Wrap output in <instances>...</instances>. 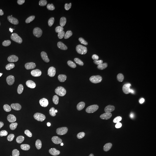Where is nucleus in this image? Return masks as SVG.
<instances>
[{
    "label": "nucleus",
    "mask_w": 156,
    "mask_h": 156,
    "mask_svg": "<svg viewBox=\"0 0 156 156\" xmlns=\"http://www.w3.org/2000/svg\"><path fill=\"white\" fill-rule=\"evenodd\" d=\"M144 72L146 76L150 80L156 77V52L147 57L144 62Z\"/></svg>",
    "instance_id": "1a4fd4ad"
},
{
    "label": "nucleus",
    "mask_w": 156,
    "mask_h": 156,
    "mask_svg": "<svg viewBox=\"0 0 156 156\" xmlns=\"http://www.w3.org/2000/svg\"><path fill=\"white\" fill-rule=\"evenodd\" d=\"M1 74H2V70H1V67H0V76H1Z\"/></svg>",
    "instance_id": "f8f14e48"
},
{
    "label": "nucleus",
    "mask_w": 156,
    "mask_h": 156,
    "mask_svg": "<svg viewBox=\"0 0 156 156\" xmlns=\"http://www.w3.org/2000/svg\"><path fill=\"white\" fill-rule=\"evenodd\" d=\"M33 131L32 123L26 120L11 123L7 128V134L13 139H23L27 137Z\"/></svg>",
    "instance_id": "39448f33"
},
{
    "label": "nucleus",
    "mask_w": 156,
    "mask_h": 156,
    "mask_svg": "<svg viewBox=\"0 0 156 156\" xmlns=\"http://www.w3.org/2000/svg\"><path fill=\"white\" fill-rule=\"evenodd\" d=\"M140 24L146 30L156 31V11L143 12L140 17Z\"/></svg>",
    "instance_id": "6e6552de"
},
{
    "label": "nucleus",
    "mask_w": 156,
    "mask_h": 156,
    "mask_svg": "<svg viewBox=\"0 0 156 156\" xmlns=\"http://www.w3.org/2000/svg\"><path fill=\"white\" fill-rule=\"evenodd\" d=\"M29 91H30V93L32 94V95H33L34 97H36L37 95H38V89H37V87H35V86L30 85V86H29Z\"/></svg>",
    "instance_id": "9b49d317"
},
{
    "label": "nucleus",
    "mask_w": 156,
    "mask_h": 156,
    "mask_svg": "<svg viewBox=\"0 0 156 156\" xmlns=\"http://www.w3.org/2000/svg\"><path fill=\"white\" fill-rule=\"evenodd\" d=\"M127 92L120 84L108 82L101 87L99 101L106 109L113 113L122 110L127 102Z\"/></svg>",
    "instance_id": "f03ea898"
},
{
    "label": "nucleus",
    "mask_w": 156,
    "mask_h": 156,
    "mask_svg": "<svg viewBox=\"0 0 156 156\" xmlns=\"http://www.w3.org/2000/svg\"><path fill=\"white\" fill-rule=\"evenodd\" d=\"M105 54L103 47H94L85 51L76 61V67L79 69H86L101 61Z\"/></svg>",
    "instance_id": "20e7f679"
},
{
    "label": "nucleus",
    "mask_w": 156,
    "mask_h": 156,
    "mask_svg": "<svg viewBox=\"0 0 156 156\" xmlns=\"http://www.w3.org/2000/svg\"><path fill=\"white\" fill-rule=\"evenodd\" d=\"M32 115L39 122L45 126L62 131L67 126V118L50 101L42 99L35 102Z\"/></svg>",
    "instance_id": "f257e3e1"
},
{
    "label": "nucleus",
    "mask_w": 156,
    "mask_h": 156,
    "mask_svg": "<svg viewBox=\"0 0 156 156\" xmlns=\"http://www.w3.org/2000/svg\"><path fill=\"white\" fill-rule=\"evenodd\" d=\"M11 43V38L10 34L5 29L0 27V47L8 46Z\"/></svg>",
    "instance_id": "9d476101"
},
{
    "label": "nucleus",
    "mask_w": 156,
    "mask_h": 156,
    "mask_svg": "<svg viewBox=\"0 0 156 156\" xmlns=\"http://www.w3.org/2000/svg\"><path fill=\"white\" fill-rule=\"evenodd\" d=\"M75 5L74 0H54L51 4L52 10L59 15L66 14L72 9Z\"/></svg>",
    "instance_id": "0eeeda50"
},
{
    "label": "nucleus",
    "mask_w": 156,
    "mask_h": 156,
    "mask_svg": "<svg viewBox=\"0 0 156 156\" xmlns=\"http://www.w3.org/2000/svg\"><path fill=\"white\" fill-rule=\"evenodd\" d=\"M141 5L137 0H122L117 5V15L122 18H133L140 13Z\"/></svg>",
    "instance_id": "423d86ee"
},
{
    "label": "nucleus",
    "mask_w": 156,
    "mask_h": 156,
    "mask_svg": "<svg viewBox=\"0 0 156 156\" xmlns=\"http://www.w3.org/2000/svg\"><path fill=\"white\" fill-rule=\"evenodd\" d=\"M125 156H134V155H133V154H127V155H125Z\"/></svg>",
    "instance_id": "ddd939ff"
},
{
    "label": "nucleus",
    "mask_w": 156,
    "mask_h": 156,
    "mask_svg": "<svg viewBox=\"0 0 156 156\" xmlns=\"http://www.w3.org/2000/svg\"><path fill=\"white\" fill-rule=\"evenodd\" d=\"M24 62L34 70L44 74H51L56 70V63L49 55L37 50V46L26 47L23 50Z\"/></svg>",
    "instance_id": "7ed1b4c3"
}]
</instances>
